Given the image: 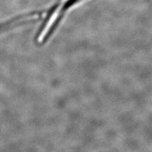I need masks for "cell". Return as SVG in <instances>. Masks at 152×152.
I'll return each instance as SVG.
<instances>
[]
</instances>
